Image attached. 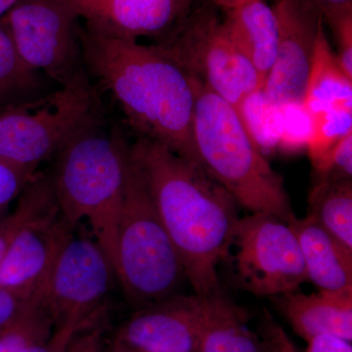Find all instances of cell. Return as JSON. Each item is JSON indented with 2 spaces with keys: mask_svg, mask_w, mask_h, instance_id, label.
<instances>
[{
  "mask_svg": "<svg viewBox=\"0 0 352 352\" xmlns=\"http://www.w3.org/2000/svg\"><path fill=\"white\" fill-rule=\"evenodd\" d=\"M106 315L107 311L82 326L69 340L65 352H104Z\"/></svg>",
  "mask_w": 352,
  "mask_h": 352,
  "instance_id": "cell-30",
  "label": "cell"
},
{
  "mask_svg": "<svg viewBox=\"0 0 352 352\" xmlns=\"http://www.w3.org/2000/svg\"><path fill=\"white\" fill-rule=\"evenodd\" d=\"M36 298L0 287V331L7 327Z\"/></svg>",
  "mask_w": 352,
  "mask_h": 352,
  "instance_id": "cell-32",
  "label": "cell"
},
{
  "mask_svg": "<svg viewBox=\"0 0 352 352\" xmlns=\"http://www.w3.org/2000/svg\"><path fill=\"white\" fill-rule=\"evenodd\" d=\"M193 352H201V351H200V349H199V347H198V349H195V351H194Z\"/></svg>",
  "mask_w": 352,
  "mask_h": 352,
  "instance_id": "cell-38",
  "label": "cell"
},
{
  "mask_svg": "<svg viewBox=\"0 0 352 352\" xmlns=\"http://www.w3.org/2000/svg\"><path fill=\"white\" fill-rule=\"evenodd\" d=\"M0 111H2V110H0Z\"/></svg>",
  "mask_w": 352,
  "mask_h": 352,
  "instance_id": "cell-40",
  "label": "cell"
},
{
  "mask_svg": "<svg viewBox=\"0 0 352 352\" xmlns=\"http://www.w3.org/2000/svg\"><path fill=\"white\" fill-rule=\"evenodd\" d=\"M282 112V134L278 149L296 152L307 149L312 133V117L303 104L280 105Z\"/></svg>",
  "mask_w": 352,
  "mask_h": 352,
  "instance_id": "cell-26",
  "label": "cell"
},
{
  "mask_svg": "<svg viewBox=\"0 0 352 352\" xmlns=\"http://www.w3.org/2000/svg\"><path fill=\"white\" fill-rule=\"evenodd\" d=\"M50 78L25 63L16 47L6 18L0 19V110L47 94Z\"/></svg>",
  "mask_w": 352,
  "mask_h": 352,
  "instance_id": "cell-20",
  "label": "cell"
},
{
  "mask_svg": "<svg viewBox=\"0 0 352 352\" xmlns=\"http://www.w3.org/2000/svg\"><path fill=\"white\" fill-rule=\"evenodd\" d=\"M324 22L330 25L335 34L338 62L344 73L352 78V9L337 14Z\"/></svg>",
  "mask_w": 352,
  "mask_h": 352,
  "instance_id": "cell-29",
  "label": "cell"
},
{
  "mask_svg": "<svg viewBox=\"0 0 352 352\" xmlns=\"http://www.w3.org/2000/svg\"><path fill=\"white\" fill-rule=\"evenodd\" d=\"M307 344L305 352H352L351 342L337 336H316Z\"/></svg>",
  "mask_w": 352,
  "mask_h": 352,
  "instance_id": "cell-35",
  "label": "cell"
},
{
  "mask_svg": "<svg viewBox=\"0 0 352 352\" xmlns=\"http://www.w3.org/2000/svg\"><path fill=\"white\" fill-rule=\"evenodd\" d=\"M98 111L94 83L83 71L36 100L0 111V159L38 170Z\"/></svg>",
  "mask_w": 352,
  "mask_h": 352,
  "instance_id": "cell-6",
  "label": "cell"
},
{
  "mask_svg": "<svg viewBox=\"0 0 352 352\" xmlns=\"http://www.w3.org/2000/svg\"><path fill=\"white\" fill-rule=\"evenodd\" d=\"M314 184L352 179V134L342 139L314 168Z\"/></svg>",
  "mask_w": 352,
  "mask_h": 352,
  "instance_id": "cell-27",
  "label": "cell"
},
{
  "mask_svg": "<svg viewBox=\"0 0 352 352\" xmlns=\"http://www.w3.org/2000/svg\"><path fill=\"white\" fill-rule=\"evenodd\" d=\"M17 1L18 0H0V19L8 13Z\"/></svg>",
  "mask_w": 352,
  "mask_h": 352,
  "instance_id": "cell-36",
  "label": "cell"
},
{
  "mask_svg": "<svg viewBox=\"0 0 352 352\" xmlns=\"http://www.w3.org/2000/svg\"><path fill=\"white\" fill-rule=\"evenodd\" d=\"M38 173L36 168L0 159V212L17 201Z\"/></svg>",
  "mask_w": 352,
  "mask_h": 352,
  "instance_id": "cell-28",
  "label": "cell"
},
{
  "mask_svg": "<svg viewBox=\"0 0 352 352\" xmlns=\"http://www.w3.org/2000/svg\"><path fill=\"white\" fill-rule=\"evenodd\" d=\"M107 352H139L133 351V349H129V347L122 346V344H118V342H111L110 346H109Z\"/></svg>",
  "mask_w": 352,
  "mask_h": 352,
  "instance_id": "cell-37",
  "label": "cell"
},
{
  "mask_svg": "<svg viewBox=\"0 0 352 352\" xmlns=\"http://www.w3.org/2000/svg\"><path fill=\"white\" fill-rule=\"evenodd\" d=\"M116 282L115 268L101 245L74 232L58 256L41 302L54 329L82 327L107 311Z\"/></svg>",
  "mask_w": 352,
  "mask_h": 352,
  "instance_id": "cell-10",
  "label": "cell"
},
{
  "mask_svg": "<svg viewBox=\"0 0 352 352\" xmlns=\"http://www.w3.org/2000/svg\"><path fill=\"white\" fill-rule=\"evenodd\" d=\"M194 82L193 136L201 168L240 207L289 222L295 215L283 177L273 170L245 131L237 109L200 82Z\"/></svg>",
  "mask_w": 352,
  "mask_h": 352,
  "instance_id": "cell-4",
  "label": "cell"
},
{
  "mask_svg": "<svg viewBox=\"0 0 352 352\" xmlns=\"http://www.w3.org/2000/svg\"><path fill=\"white\" fill-rule=\"evenodd\" d=\"M58 207L51 173H38L17 199L11 212H0V264L21 231Z\"/></svg>",
  "mask_w": 352,
  "mask_h": 352,
  "instance_id": "cell-21",
  "label": "cell"
},
{
  "mask_svg": "<svg viewBox=\"0 0 352 352\" xmlns=\"http://www.w3.org/2000/svg\"><path fill=\"white\" fill-rule=\"evenodd\" d=\"M113 268L135 309L182 293L187 281L179 254L129 150Z\"/></svg>",
  "mask_w": 352,
  "mask_h": 352,
  "instance_id": "cell-5",
  "label": "cell"
},
{
  "mask_svg": "<svg viewBox=\"0 0 352 352\" xmlns=\"http://www.w3.org/2000/svg\"><path fill=\"white\" fill-rule=\"evenodd\" d=\"M0 332H1V331H0Z\"/></svg>",
  "mask_w": 352,
  "mask_h": 352,
  "instance_id": "cell-39",
  "label": "cell"
},
{
  "mask_svg": "<svg viewBox=\"0 0 352 352\" xmlns=\"http://www.w3.org/2000/svg\"><path fill=\"white\" fill-rule=\"evenodd\" d=\"M75 229L59 207L28 224L0 264V287L41 300L58 256Z\"/></svg>",
  "mask_w": 352,
  "mask_h": 352,
  "instance_id": "cell-13",
  "label": "cell"
},
{
  "mask_svg": "<svg viewBox=\"0 0 352 352\" xmlns=\"http://www.w3.org/2000/svg\"><path fill=\"white\" fill-rule=\"evenodd\" d=\"M272 8L278 24L277 51L263 88L278 105L303 104L323 18L296 0H279Z\"/></svg>",
  "mask_w": 352,
  "mask_h": 352,
  "instance_id": "cell-11",
  "label": "cell"
},
{
  "mask_svg": "<svg viewBox=\"0 0 352 352\" xmlns=\"http://www.w3.org/2000/svg\"><path fill=\"white\" fill-rule=\"evenodd\" d=\"M273 302L293 330L307 342L319 335H333L351 342L352 289L274 296Z\"/></svg>",
  "mask_w": 352,
  "mask_h": 352,
  "instance_id": "cell-15",
  "label": "cell"
},
{
  "mask_svg": "<svg viewBox=\"0 0 352 352\" xmlns=\"http://www.w3.org/2000/svg\"><path fill=\"white\" fill-rule=\"evenodd\" d=\"M233 248L239 281L254 296L274 298L307 282L296 234L284 220L266 214L240 217Z\"/></svg>",
  "mask_w": 352,
  "mask_h": 352,
  "instance_id": "cell-8",
  "label": "cell"
},
{
  "mask_svg": "<svg viewBox=\"0 0 352 352\" xmlns=\"http://www.w3.org/2000/svg\"><path fill=\"white\" fill-rule=\"evenodd\" d=\"M261 340L266 352H300L288 333L270 314L261 323Z\"/></svg>",
  "mask_w": 352,
  "mask_h": 352,
  "instance_id": "cell-31",
  "label": "cell"
},
{
  "mask_svg": "<svg viewBox=\"0 0 352 352\" xmlns=\"http://www.w3.org/2000/svg\"><path fill=\"white\" fill-rule=\"evenodd\" d=\"M80 328L65 326L54 329L52 336L47 342L29 347L24 352H65L69 340Z\"/></svg>",
  "mask_w": 352,
  "mask_h": 352,
  "instance_id": "cell-33",
  "label": "cell"
},
{
  "mask_svg": "<svg viewBox=\"0 0 352 352\" xmlns=\"http://www.w3.org/2000/svg\"><path fill=\"white\" fill-rule=\"evenodd\" d=\"M311 117L312 133L307 150L314 168L342 139L352 134V108H335Z\"/></svg>",
  "mask_w": 352,
  "mask_h": 352,
  "instance_id": "cell-25",
  "label": "cell"
},
{
  "mask_svg": "<svg viewBox=\"0 0 352 352\" xmlns=\"http://www.w3.org/2000/svg\"><path fill=\"white\" fill-rule=\"evenodd\" d=\"M54 322L41 300H34L0 332V352H24L47 342Z\"/></svg>",
  "mask_w": 352,
  "mask_h": 352,
  "instance_id": "cell-24",
  "label": "cell"
},
{
  "mask_svg": "<svg viewBox=\"0 0 352 352\" xmlns=\"http://www.w3.org/2000/svg\"><path fill=\"white\" fill-rule=\"evenodd\" d=\"M187 281L201 296L221 291L217 267L230 256L238 204L201 166L150 139L129 141Z\"/></svg>",
  "mask_w": 352,
  "mask_h": 352,
  "instance_id": "cell-1",
  "label": "cell"
},
{
  "mask_svg": "<svg viewBox=\"0 0 352 352\" xmlns=\"http://www.w3.org/2000/svg\"><path fill=\"white\" fill-rule=\"evenodd\" d=\"M152 45L236 109L247 95L263 88L256 69L231 39L214 6L192 9Z\"/></svg>",
  "mask_w": 352,
  "mask_h": 352,
  "instance_id": "cell-7",
  "label": "cell"
},
{
  "mask_svg": "<svg viewBox=\"0 0 352 352\" xmlns=\"http://www.w3.org/2000/svg\"><path fill=\"white\" fill-rule=\"evenodd\" d=\"M4 18L25 63L51 82L62 87L85 71L80 18L68 0H18Z\"/></svg>",
  "mask_w": 352,
  "mask_h": 352,
  "instance_id": "cell-9",
  "label": "cell"
},
{
  "mask_svg": "<svg viewBox=\"0 0 352 352\" xmlns=\"http://www.w3.org/2000/svg\"><path fill=\"white\" fill-rule=\"evenodd\" d=\"M300 245L307 281L324 291L352 289V249L310 215L288 222Z\"/></svg>",
  "mask_w": 352,
  "mask_h": 352,
  "instance_id": "cell-16",
  "label": "cell"
},
{
  "mask_svg": "<svg viewBox=\"0 0 352 352\" xmlns=\"http://www.w3.org/2000/svg\"><path fill=\"white\" fill-rule=\"evenodd\" d=\"M224 11L227 32L256 69L263 87L277 51L278 24L272 7L265 0H244Z\"/></svg>",
  "mask_w": 352,
  "mask_h": 352,
  "instance_id": "cell-17",
  "label": "cell"
},
{
  "mask_svg": "<svg viewBox=\"0 0 352 352\" xmlns=\"http://www.w3.org/2000/svg\"><path fill=\"white\" fill-rule=\"evenodd\" d=\"M319 14L324 21L352 9V0H296Z\"/></svg>",
  "mask_w": 352,
  "mask_h": 352,
  "instance_id": "cell-34",
  "label": "cell"
},
{
  "mask_svg": "<svg viewBox=\"0 0 352 352\" xmlns=\"http://www.w3.org/2000/svg\"><path fill=\"white\" fill-rule=\"evenodd\" d=\"M199 349L201 352H266L263 340L248 326L244 314L221 291L206 298Z\"/></svg>",
  "mask_w": 352,
  "mask_h": 352,
  "instance_id": "cell-18",
  "label": "cell"
},
{
  "mask_svg": "<svg viewBox=\"0 0 352 352\" xmlns=\"http://www.w3.org/2000/svg\"><path fill=\"white\" fill-rule=\"evenodd\" d=\"M308 215L352 249V179L314 184Z\"/></svg>",
  "mask_w": 352,
  "mask_h": 352,
  "instance_id": "cell-22",
  "label": "cell"
},
{
  "mask_svg": "<svg viewBox=\"0 0 352 352\" xmlns=\"http://www.w3.org/2000/svg\"><path fill=\"white\" fill-rule=\"evenodd\" d=\"M83 67L110 95L135 138L150 139L199 164L193 136V78L152 45L78 28Z\"/></svg>",
  "mask_w": 352,
  "mask_h": 352,
  "instance_id": "cell-2",
  "label": "cell"
},
{
  "mask_svg": "<svg viewBox=\"0 0 352 352\" xmlns=\"http://www.w3.org/2000/svg\"><path fill=\"white\" fill-rule=\"evenodd\" d=\"M303 106L311 116L335 108H352V78L338 62L324 20L319 27Z\"/></svg>",
  "mask_w": 352,
  "mask_h": 352,
  "instance_id": "cell-19",
  "label": "cell"
},
{
  "mask_svg": "<svg viewBox=\"0 0 352 352\" xmlns=\"http://www.w3.org/2000/svg\"><path fill=\"white\" fill-rule=\"evenodd\" d=\"M195 0H68L87 31L138 41L166 36L192 10Z\"/></svg>",
  "mask_w": 352,
  "mask_h": 352,
  "instance_id": "cell-14",
  "label": "cell"
},
{
  "mask_svg": "<svg viewBox=\"0 0 352 352\" xmlns=\"http://www.w3.org/2000/svg\"><path fill=\"white\" fill-rule=\"evenodd\" d=\"M129 150L122 127L107 129L98 110L60 150L51 173L62 215L74 227L87 220L113 265Z\"/></svg>",
  "mask_w": 352,
  "mask_h": 352,
  "instance_id": "cell-3",
  "label": "cell"
},
{
  "mask_svg": "<svg viewBox=\"0 0 352 352\" xmlns=\"http://www.w3.org/2000/svg\"><path fill=\"white\" fill-rule=\"evenodd\" d=\"M237 111L245 131L264 155L278 149L282 134L281 107L263 88L247 95Z\"/></svg>",
  "mask_w": 352,
  "mask_h": 352,
  "instance_id": "cell-23",
  "label": "cell"
},
{
  "mask_svg": "<svg viewBox=\"0 0 352 352\" xmlns=\"http://www.w3.org/2000/svg\"><path fill=\"white\" fill-rule=\"evenodd\" d=\"M206 298L180 293L138 308L113 340L139 352H193L199 347Z\"/></svg>",
  "mask_w": 352,
  "mask_h": 352,
  "instance_id": "cell-12",
  "label": "cell"
}]
</instances>
